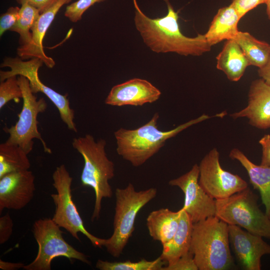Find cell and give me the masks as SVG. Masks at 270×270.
I'll return each mask as SVG.
<instances>
[{
    "mask_svg": "<svg viewBox=\"0 0 270 270\" xmlns=\"http://www.w3.org/2000/svg\"><path fill=\"white\" fill-rule=\"evenodd\" d=\"M25 264L22 262H11L0 260V268L3 270H16L24 268Z\"/></svg>",
    "mask_w": 270,
    "mask_h": 270,
    "instance_id": "d590c367",
    "label": "cell"
},
{
    "mask_svg": "<svg viewBox=\"0 0 270 270\" xmlns=\"http://www.w3.org/2000/svg\"><path fill=\"white\" fill-rule=\"evenodd\" d=\"M52 186L57 193L51 194L55 204L54 213L52 218L60 228L66 230L78 240V234H84L98 248L104 246L106 239L98 238L85 228L83 220L72 199L71 186L72 178L64 164L56 167L52 174Z\"/></svg>",
    "mask_w": 270,
    "mask_h": 270,
    "instance_id": "ba28073f",
    "label": "cell"
},
{
    "mask_svg": "<svg viewBox=\"0 0 270 270\" xmlns=\"http://www.w3.org/2000/svg\"><path fill=\"white\" fill-rule=\"evenodd\" d=\"M13 221L8 213L0 218V244L6 242L10 238L13 230Z\"/></svg>",
    "mask_w": 270,
    "mask_h": 270,
    "instance_id": "1f68e13d",
    "label": "cell"
},
{
    "mask_svg": "<svg viewBox=\"0 0 270 270\" xmlns=\"http://www.w3.org/2000/svg\"><path fill=\"white\" fill-rule=\"evenodd\" d=\"M26 152L19 146L6 142L0 144V178L8 173L28 170Z\"/></svg>",
    "mask_w": 270,
    "mask_h": 270,
    "instance_id": "cb8c5ba5",
    "label": "cell"
},
{
    "mask_svg": "<svg viewBox=\"0 0 270 270\" xmlns=\"http://www.w3.org/2000/svg\"><path fill=\"white\" fill-rule=\"evenodd\" d=\"M18 80L22 92V108L16 124L3 128L9 134L6 142L19 146L28 154L32 150L33 140L36 138L40 141L44 152L50 154L51 150L48 147L38 130L37 120L38 114L46 110L47 103L44 98L37 100L30 88L28 80L26 77L19 76Z\"/></svg>",
    "mask_w": 270,
    "mask_h": 270,
    "instance_id": "9c48e42d",
    "label": "cell"
},
{
    "mask_svg": "<svg viewBox=\"0 0 270 270\" xmlns=\"http://www.w3.org/2000/svg\"><path fill=\"white\" fill-rule=\"evenodd\" d=\"M161 92L148 80L130 79L114 86L105 100V104L116 106H142L158 100Z\"/></svg>",
    "mask_w": 270,
    "mask_h": 270,
    "instance_id": "9a60e30c",
    "label": "cell"
},
{
    "mask_svg": "<svg viewBox=\"0 0 270 270\" xmlns=\"http://www.w3.org/2000/svg\"><path fill=\"white\" fill-rule=\"evenodd\" d=\"M267 0H232L230 4L242 18L248 12L260 4L266 3Z\"/></svg>",
    "mask_w": 270,
    "mask_h": 270,
    "instance_id": "4dcf8cb0",
    "label": "cell"
},
{
    "mask_svg": "<svg viewBox=\"0 0 270 270\" xmlns=\"http://www.w3.org/2000/svg\"><path fill=\"white\" fill-rule=\"evenodd\" d=\"M72 0H58L53 6L41 13L32 28V38L30 42L25 46H20L17 54L23 60L38 58L48 68L55 66L54 60L45 54L43 40L46 34L60 8Z\"/></svg>",
    "mask_w": 270,
    "mask_h": 270,
    "instance_id": "e0dca14e",
    "label": "cell"
},
{
    "mask_svg": "<svg viewBox=\"0 0 270 270\" xmlns=\"http://www.w3.org/2000/svg\"><path fill=\"white\" fill-rule=\"evenodd\" d=\"M258 74L261 78L270 86V56L266 64L258 68Z\"/></svg>",
    "mask_w": 270,
    "mask_h": 270,
    "instance_id": "e575fe53",
    "label": "cell"
},
{
    "mask_svg": "<svg viewBox=\"0 0 270 270\" xmlns=\"http://www.w3.org/2000/svg\"><path fill=\"white\" fill-rule=\"evenodd\" d=\"M262 147V156L260 165L270 166V135L264 134L259 140Z\"/></svg>",
    "mask_w": 270,
    "mask_h": 270,
    "instance_id": "d6a6232c",
    "label": "cell"
},
{
    "mask_svg": "<svg viewBox=\"0 0 270 270\" xmlns=\"http://www.w3.org/2000/svg\"><path fill=\"white\" fill-rule=\"evenodd\" d=\"M234 119L246 117L251 126L260 128H270V86L262 78L254 80L250 86L247 106L230 114Z\"/></svg>",
    "mask_w": 270,
    "mask_h": 270,
    "instance_id": "2e32d148",
    "label": "cell"
},
{
    "mask_svg": "<svg viewBox=\"0 0 270 270\" xmlns=\"http://www.w3.org/2000/svg\"><path fill=\"white\" fill-rule=\"evenodd\" d=\"M180 210L173 212L167 208L153 210L146 218V226L150 236L162 245L172 238L178 226Z\"/></svg>",
    "mask_w": 270,
    "mask_h": 270,
    "instance_id": "7402d4cb",
    "label": "cell"
},
{
    "mask_svg": "<svg viewBox=\"0 0 270 270\" xmlns=\"http://www.w3.org/2000/svg\"><path fill=\"white\" fill-rule=\"evenodd\" d=\"M180 210L177 230L170 240L162 245V250L160 256L168 264L174 262L190 251L194 223L184 210Z\"/></svg>",
    "mask_w": 270,
    "mask_h": 270,
    "instance_id": "ffe728a7",
    "label": "cell"
},
{
    "mask_svg": "<svg viewBox=\"0 0 270 270\" xmlns=\"http://www.w3.org/2000/svg\"><path fill=\"white\" fill-rule=\"evenodd\" d=\"M240 47L250 65L264 66L270 56V44L260 40L248 32L238 31L234 38Z\"/></svg>",
    "mask_w": 270,
    "mask_h": 270,
    "instance_id": "603a6c76",
    "label": "cell"
},
{
    "mask_svg": "<svg viewBox=\"0 0 270 270\" xmlns=\"http://www.w3.org/2000/svg\"><path fill=\"white\" fill-rule=\"evenodd\" d=\"M157 194L154 188L136 191L129 183L124 188H117L112 236L106 239L104 246L114 258H118L134 230L136 216L140 210L154 198Z\"/></svg>",
    "mask_w": 270,
    "mask_h": 270,
    "instance_id": "5b68a950",
    "label": "cell"
},
{
    "mask_svg": "<svg viewBox=\"0 0 270 270\" xmlns=\"http://www.w3.org/2000/svg\"><path fill=\"white\" fill-rule=\"evenodd\" d=\"M106 0H78L66 7L64 16L70 22H76L82 18V16L90 6L96 3Z\"/></svg>",
    "mask_w": 270,
    "mask_h": 270,
    "instance_id": "83f0119b",
    "label": "cell"
},
{
    "mask_svg": "<svg viewBox=\"0 0 270 270\" xmlns=\"http://www.w3.org/2000/svg\"><path fill=\"white\" fill-rule=\"evenodd\" d=\"M58 0H16V2L22 5L24 3H28L37 8L42 13L53 6Z\"/></svg>",
    "mask_w": 270,
    "mask_h": 270,
    "instance_id": "836d02e7",
    "label": "cell"
},
{
    "mask_svg": "<svg viewBox=\"0 0 270 270\" xmlns=\"http://www.w3.org/2000/svg\"><path fill=\"white\" fill-rule=\"evenodd\" d=\"M105 140H96L86 134L75 138L72 145L82 156L84 166L80 176L82 185L91 187L95 194V202L91 220L98 219L104 198H110L113 192L109 180L114 176V164L106 154Z\"/></svg>",
    "mask_w": 270,
    "mask_h": 270,
    "instance_id": "277c9868",
    "label": "cell"
},
{
    "mask_svg": "<svg viewBox=\"0 0 270 270\" xmlns=\"http://www.w3.org/2000/svg\"><path fill=\"white\" fill-rule=\"evenodd\" d=\"M44 62L40 58H33L24 60L20 57H7L1 64L2 68L8 67L10 70L0 72V82L13 76H23L29 81L30 88L36 94L40 92L44 94L54 104L59 112L60 118L68 129L77 132L74 122V111L70 106L68 94H62L44 84L40 80L38 71Z\"/></svg>",
    "mask_w": 270,
    "mask_h": 270,
    "instance_id": "30bf717a",
    "label": "cell"
},
{
    "mask_svg": "<svg viewBox=\"0 0 270 270\" xmlns=\"http://www.w3.org/2000/svg\"><path fill=\"white\" fill-rule=\"evenodd\" d=\"M60 228L52 218L39 219L32 227L34 236L38 245L36 258L25 265V270H50L52 260L65 257L70 260H76L90 264L88 256L68 243L62 236Z\"/></svg>",
    "mask_w": 270,
    "mask_h": 270,
    "instance_id": "52a82bcc",
    "label": "cell"
},
{
    "mask_svg": "<svg viewBox=\"0 0 270 270\" xmlns=\"http://www.w3.org/2000/svg\"><path fill=\"white\" fill-rule=\"evenodd\" d=\"M40 14L37 8L28 3H24L21 5L18 18L10 30L19 34L20 46H25L30 42L32 34L30 30Z\"/></svg>",
    "mask_w": 270,
    "mask_h": 270,
    "instance_id": "d4e9b609",
    "label": "cell"
},
{
    "mask_svg": "<svg viewBox=\"0 0 270 270\" xmlns=\"http://www.w3.org/2000/svg\"><path fill=\"white\" fill-rule=\"evenodd\" d=\"M230 244L236 258L246 270H260L261 258L270 254V245L262 236L235 225H228Z\"/></svg>",
    "mask_w": 270,
    "mask_h": 270,
    "instance_id": "4fadbf2b",
    "label": "cell"
},
{
    "mask_svg": "<svg viewBox=\"0 0 270 270\" xmlns=\"http://www.w3.org/2000/svg\"><path fill=\"white\" fill-rule=\"evenodd\" d=\"M266 4V14L268 18L270 20V0H267Z\"/></svg>",
    "mask_w": 270,
    "mask_h": 270,
    "instance_id": "8d00e7d4",
    "label": "cell"
},
{
    "mask_svg": "<svg viewBox=\"0 0 270 270\" xmlns=\"http://www.w3.org/2000/svg\"><path fill=\"white\" fill-rule=\"evenodd\" d=\"M240 19L232 4L220 8L204 34L208 44L212 46L224 40L234 38L239 31L238 24Z\"/></svg>",
    "mask_w": 270,
    "mask_h": 270,
    "instance_id": "d6986e66",
    "label": "cell"
},
{
    "mask_svg": "<svg viewBox=\"0 0 270 270\" xmlns=\"http://www.w3.org/2000/svg\"><path fill=\"white\" fill-rule=\"evenodd\" d=\"M229 156L238 161L246 170L250 184L260 192L265 212L270 218V166L254 164L236 148L231 150Z\"/></svg>",
    "mask_w": 270,
    "mask_h": 270,
    "instance_id": "ac0fdd59",
    "label": "cell"
},
{
    "mask_svg": "<svg viewBox=\"0 0 270 270\" xmlns=\"http://www.w3.org/2000/svg\"><path fill=\"white\" fill-rule=\"evenodd\" d=\"M198 167L199 184L215 200L226 198L248 187L246 182L240 176L222 167L216 148L204 157Z\"/></svg>",
    "mask_w": 270,
    "mask_h": 270,
    "instance_id": "8fae6325",
    "label": "cell"
},
{
    "mask_svg": "<svg viewBox=\"0 0 270 270\" xmlns=\"http://www.w3.org/2000/svg\"><path fill=\"white\" fill-rule=\"evenodd\" d=\"M35 177L29 170L12 172L0 178V212L4 209L18 210L32 199Z\"/></svg>",
    "mask_w": 270,
    "mask_h": 270,
    "instance_id": "5bb4252c",
    "label": "cell"
},
{
    "mask_svg": "<svg viewBox=\"0 0 270 270\" xmlns=\"http://www.w3.org/2000/svg\"><path fill=\"white\" fill-rule=\"evenodd\" d=\"M223 112L213 116L202 114L169 130H161L157 126L159 118L155 113L150 120L134 130L120 128L114 132L116 152L123 159L135 167L144 164L164 146L166 142L188 128L213 117L222 118Z\"/></svg>",
    "mask_w": 270,
    "mask_h": 270,
    "instance_id": "7a4b0ae2",
    "label": "cell"
},
{
    "mask_svg": "<svg viewBox=\"0 0 270 270\" xmlns=\"http://www.w3.org/2000/svg\"><path fill=\"white\" fill-rule=\"evenodd\" d=\"M166 263L160 256L153 260L142 259L136 262H111L98 259L96 267L100 270H162Z\"/></svg>",
    "mask_w": 270,
    "mask_h": 270,
    "instance_id": "484cf974",
    "label": "cell"
},
{
    "mask_svg": "<svg viewBox=\"0 0 270 270\" xmlns=\"http://www.w3.org/2000/svg\"><path fill=\"white\" fill-rule=\"evenodd\" d=\"M193 254L189 251L174 262L164 266L162 270H198Z\"/></svg>",
    "mask_w": 270,
    "mask_h": 270,
    "instance_id": "f546056e",
    "label": "cell"
},
{
    "mask_svg": "<svg viewBox=\"0 0 270 270\" xmlns=\"http://www.w3.org/2000/svg\"><path fill=\"white\" fill-rule=\"evenodd\" d=\"M249 66L248 58L235 40H226L216 56V68L230 81L237 82Z\"/></svg>",
    "mask_w": 270,
    "mask_h": 270,
    "instance_id": "44dd1931",
    "label": "cell"
},
{
    "mask_svg": "<svg viewBox=\"0 0 270 270\" xmlns=\"http://www.w3.org/2000/svg\"><path fill=\"white\" fill-rule=\"evenodd\" d=\"M258 196L248 187L226 198L216 200V216L228 225L238 226L270 239V218L259 208Z\"/></svg>",
    "mask_w": 270,
    "mask_h": 270,
    "instance_id": "8992f818",
    "label": "cell"
},
{
    "mask_svg": "<svg viewBox=\"0 0 270 270\" xmlns=\"http://www.w3.org/2000/svg\"><path fill=\"white\" fill-rule=\"evenodd\" d=\"M164 0L168 7L167 14L152 18L142 12L136 0H132L134 25L145 44L156 53L175 52L184 56H200L210 51L212 46L204 34L189 38L181 32L178 12L169 0Z\"/></svg>",
    "mask_w": 270,
    "mask_h": 270,
    "instance_id": "6da1fadb",
    "label": "cell"
},
{
    "mask_svg": "<svg viewBox=\"0 0 270 270\" xmlns=\"http://www.w3.org/2000/svg\"><path fill=\"white\" fill-rule=\"evenodd\" d=\"M199 167L194 164L191 170L169 181L171 186L178 187L184 194L182 208L196 223L216 215V200L210 196L198 182Z\"/></svg>",
    "mask_w": 270,
    "mask_h": 270,
    "instance_id": "7c38bea8",
    "label": "cell"
},
{
    "mask_svg": "<svg viewBox=\"0 0 270 270\" xmlns=\"http://www.w3.org/2000/svg\"><path fill=\"white\" fill-rule=\"evenodd\" d=\"M20 8L10 6L0 17V36L8 30H10L16 24L19 17Z\"/></svg>",
    "mask_w": 270,
    "mask_h": 270,
    "instance_id": "f1b7e54d",
    "label": "cell"
},
{
    "mask_svg": "<svg viewBox=\"0 0 270 270\" xmlns=\"http://www.w3.org/2000/svg\"><path fill=\"white\" fill-rule=\"evenodd\" d=\"M190 251L198 270H226L234 266L228 225L216 216L194 224Z\"/></svg>",
    "mask_w": 270,
    "mask_h": 270,
    "instance_id": "3957f363",
    "label": "cell"
},
{
    "mask_svg": "<svg viewBox=\"0 0 270 270\" xmlns=\"http://www.w3.org/2000/svg\"><path fill=\"white\" fill-rule=\"evenodd\" d=\"M22 98V92L16 76H10L0 83V109L14 100L18 102Z\"/></svg>",
    "mask_w": 270,
    "mask_h": 270,
    "instance_id": "4316f807",
    "label": "cell"
}]
</instances>
